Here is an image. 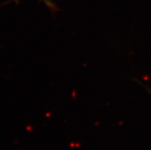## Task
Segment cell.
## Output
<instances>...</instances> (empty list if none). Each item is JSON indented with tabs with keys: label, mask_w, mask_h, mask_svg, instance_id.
Listing matches in <instances>:
<instances>
[{
	"label": "cell",
	"mask_w": 151,
	"mask_h": 150,
	"mask_svg": "<svg viewBox=\"0 0 151 150\" xmlns=\"http://www.w3.org/2000/svg\"><path fill=\"white\" fill-rule=\"evenodd\" d=\"M15 1H16V0H15ZM17 1H18V0H17ZM42 1H43V2H44L45 3L46 5L48 6V7H49L50 9H52V10L55 9V6H54L53 4H52V2H50L49 0H42Z\"/></svg>",
	"instance_id": "1"
}]
</instances>
